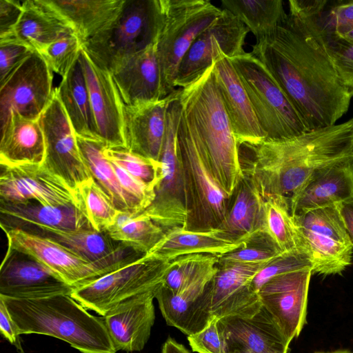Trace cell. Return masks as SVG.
Segmentation results:
<instances>
[{"mask_svg":"<svg viewBox=\"0 0 353 353\" xmlns=\"http://www.w3.org/2000/svg\"><path fill=\"white\" fill-rule=\"evenodd\" d=\"M218 319L228 353H290V343L262 305L252 316Z\"/></svg>","mask_w":353,"mask_h":353,"instance_id":"cell-21","label":"cell"},{"mask_svg":"<svg viewBox=\"0 0 353 353\" xmlns=\"http://www.w3.org/2000/svg\"><path fill=\"white\" fill-rule=\"evenodd\" d=\"M154 290L103 316L117 352H139L144 348L155 320Z\"/></svg>","mask_w":353,"mask_h":353,"instance_id":"cell-27","label":"cell"},{"mask_svg":"<svg viewBox=\"0 0 353 353\" xmlns=\"http://www.w3.org/2000/svg\"><path fill=\"white\" fill-rule=\"evenodd\" d=\"M219 257L206 254L179 256L171 261L162 285L174 294L208 286L218 270Z\"/></svg>","mask_w":353,"mask_h":353,"instance_id":"cell-36","label":"cell"},{"mask_svg":"<svg viewBox=\"0 0 353 353\" xmlns=\"http://www.w3.org/2000/svg\"><path fill=\"white\" fill-rule=\"evenodd\" d=\"M305 268L312 269V263L305 250H297L283 253L265 265L256 274L252 286L258 292L263 284L276 276Z\"/></svg>","mask_w":353,"mask_h":353,"instance_id":"cell-46","label":"cell"},{"mask_svg":"<svg viewBox=\"0 0 353 353\" xmlns=\"http://www.w3.org/2000/svg\"><path fill=\"white\" fill-rule=\"evenodd\" d=\"M223 9L231 12L256 37L273 34L287 17L281 0H223Z\"/></svg>","mask_w":353,"mask_h":353,"instance_id":"cell-38","label":"cell"},{"mask_svg":"<svg viewBox=\"0 0 353 353\" xmlns=\"http://www.w3.org/2000/svg\"><path fill=\"white\" fill-rule=\"evenodd\" d=\"M8 248L26 253L46 265L74 288L89 283L116 270L90 263L63 246L21 230L4 231Z\"/></svg>","mask_w":353,"mask_h":353,"instance_id":"cell-16","label":"cell"},{"mask_svg":"<svg viewBox=\"0 0 353 353\" xmlns=\"http://www.w3.org/2000/svg\"><path fill=\"white\" fill-rule=\"evenodd\" d=\"M33 51L26 45L12 39H0V82Z\"/></svg>","mask_w":353,"mask_h":353,"instance_id":"cell-48","label":"cell"},{"mask_svg":"<svg viewBox=\"0 0 353 353\" xmlns=\"http://www.w3.org/2000/svg\"><path fill=\"white\" fill-rule=\"evenodd\" d=\"M77 138L81 156L92 177L109 196L115 208L121 212L141 213L143 209L140 203L120 185L112 163L105 154V144L99 140L77 136Z\"/></svg>","mask_w":353,"mask_h":353,"instance_id":"cell-35","label":"cell"},{"mask_svg":"<svg viewBox=\"0 0 353 353\" xmlns=\"http://www.w3.org/2000/svg\"><path fill=\"white\" fill-rule=\"evenodd\" d=\"M267 264H218L210 283L212 312L214 319L230 315L252 316L261 307L252 282Z\"/></svg>","mask_w":353,"mask_h":353,"instance_id":"cell-20","label":"cell"},{"mask_svg":"<svg viewBox=\"0 0 353 353\" xmlns=\"http://www.w3.org/2000/svg\"><path fill=\"white\" fill-rule=\"evenodd\" d=\"M312 268L276 276L258 290L261 305L268 312L288 340L301 332L305 321Z\"/></svg>","mask_w":353,"mask_h":353,"instance_id":"cell-15","label":"cell"},{"mask_svg":"<svg viewBox=\"0 0 353 353\" xmlns=\"http://www.w3.org/2000/svg\"><path fill=\"white\" fill-rule=\"evenodd\" d=\"M52 79V70L39 52L22 60L0 82L1 128L13 114L39 120L51 100Z\"/></svg>","mask_w":353,"mask_h":353,"instance_id":"cell-12","label":"cell"},{"mask_svg":"<svg viewBox=\"0 0 353 353\" xmlns=\"http://www.w3.org/2000/svg\"><path fill=\"white\" fill-rule=\"evenodd\" d=\"M18 332L62 340L81 353H117L103 317L90 314L69 294L21 299L0 296Z\"/></svg>","mask_w":353,"mask_h":353,"instance_id":"cell-4","label":"cell"},{"mask_svg":"<svg viewBox=\"0 0 353 353\" xmlns=\"http://www.w3.org/2000/svg\"><path fill=\"white\" fill-rule=\"evenodd\" d=\"M75 33L73 28L46 0H26L12 32L2 38H12L41 53L62 37Z\"/></svg>","mask_w":353,"mask_h":353,"instance_id":"cell-28","label":"cell"},{"mask_svg":"<svg viewBox=\"0 0 353 353\" xmlns=\"http://www.w3.org/2000/svg\"><path fill=\"white\" fill-rule=\"evenodd\" d=\"M177 139L187 192L185 229L218 228L225 219L230 199L212 176L183 112Z\"/></svg>","mask_w":353,"mask_h":353,"instance_id":"cell-9","label":"cell"},{"mask_svg":"<svg viewBox=\"0 0 353 353\" xmlns=\"http://www.w3.org/2000/svg\"><path fill=\"white\" fill-rule=\"evenodd\" d=\"M174 92L154 102L124 105L123 127L128 150L159 162L166 132L168 109Z\"/></svg>","mask_w":353,"mask_h":353,"instance_id":"cell-23","label":"cell"},{"mask_svg":"<svg viewBox=\"0 0 353 353\" xmlns=\"http://www.w3.org/2000/svg\"><path fill=\"white\" fill-rule=\"evenodd\" d=\"M293 216L313 273L341 274L352 263L353 245L336 205Z\"/></svg>","mask_w":353,"mask_h":353,"instance_id":"cell-11","label":"cell"},{"mask_svg":"<svg viewBox=\"0 0 353 353\" xmlns=\"http://www.w3.org/2000/svg\"><path fill=\"white\" fill-rule=\"evenodd\" d=\"M46 142L39 120L13 114L1 128L0 165H43Z\"/></svg>","mask_w":353,"mask_h":353,"instance_id":"cell-31","label":"cell"},{"mask_svg":"<svg viewBox=\"0 0 353 353\" xmlns=\"http://www.w3.org/2000/svg\"><path fill=\"white\" fill-rule=\"evenodd\" d=\"M166 231L142 213L120 211L113 225L105 232L113 240L147 255L163 239Z\"/></svg>","mask_w":353,"mask_h":353,"instance_id":"cell-37","label":"cell"},{"mask_svg":"<svg viewBox=\"0 0 353 353\" xmlns=\"http://www.w3.org/2000/svg\"><path fill=\"white\" fill-rule=\"evenodd\" d=\"M73 28L82 43L96 35L115 17L124 0H46Z\"/></svg>","mask_w":353,"mask_h":353,"instance_id":"cell-34","label":"cell"},{"mask_svg":"<svg viewBox=\"0 0 353 353\" xmlns=\"http://www.w3.org/2000/svg\"><path fill=\"white\" fill-rule=\"evenodd\" d=\"M0 225L3 231L41 226L63 230H94L81 208L76 205H51L29 200H0Z\"/></svg>","mask_w":353,"mask_h":353,"instance_id":"cell-24","label":"cell"},{"mask_svg":"<svg viewBox=\"0 0 353 353\" xmlns=\"http://www.w3.org/2000/svg\"><path fill=\"white\" fill-rule=\"evenodd\" d=\"M251 158H241L263 197H290L310 178L330 167L353 163V117L285 139H265L244 143Z\"/></svg>","mask_w":353,"mask_h":353,"instance_id":"cell-2","label":"cell"},{"mask_svg":"<svg viewBox=\"0 0 353 353\" xmlns=\"http://www.w3.org/2000/svg\"><path fill=\"white\" fill-rule=\"evenodd\" d=\"M262 234L282 253L303 250L297 225L290 212L289 197L273 195L264 199Z\"/></svg>","mask_w":353,"mask_h":353,"instance_id":"cell-39","label":"cell"},{"mask_svg":"<svg viewBox=\"0 0 353 353\" xmlns=\"http://www.w3.org/2000/svg\"><path fill=\"white\" fill-rule=\"evenodd\" d=\"M314 20L321 32L342 36L353 29V0L328 1Z\"/></svg>","mask_w":353,"mask_h":353,"instance_id":"cell-45","label":"cell"},{"mask_svg":"<svg viewBox=\"0 0 353 353\" xmlns=\"http://www.w3.org/2000/svg\"><path fill=\"white\" fill-rule=\"evenodd\" d=\"M159 23V0H124L112 20L85 41L83 49L112 74L132 56L155 43Z\"/></svg>","mask_w":353,"mask_h":353,"instance_id":"cell-5","label":"cell"},{"mask_svg":"<svg viewBox=\"0 0 353 353\" xmlns=\"http://www.w3.org/2000/svg\"><path fill=\"white\" fill-rule=\"evenodd\" d=\"M160 23L155 41L163 97L175 91L181 62L198 37L221 15L208 0H159Z\"/></svg>","mask_w":353,"mask_h":353,"instance_id":"cell-6","label":"cell"},{"mask_svg":"<svg viewBox=\"0 0 353 353\" xmlns=\"http://www.w3.org/2000/svg\"><path fill=\"white\" fill-rule=\"evenodd\" d=\"M1 168L0 200L8 202L33 200L51 205L73 204L83 210L78 192L43 165H1Z\"/></svg>","mask_w":353,"mask_h":353,"instance_id":"cell-17","label":"cell"},{"mask_svg":"<svg viewBox=\"0 0 353 353\" xmlns=\"http://www.w3.org/2000/svg\"><path fill=\"white\" fill-rule=\"evenodd\" d=\"M266 139H285L310 130L265 65L251 52L230 58Z\"/></svg>","mask_w":353,"mask_h":353,"instance_id":"cell-7","label":"cell"},{"mask_svg":"<svg viewBox=\"0 0 353 353\" xmlns=\"http://www.w3.org/2000/svg\"><path fill=\"white\" fill-rule=\"evenodd\" d=\"M154 299L166 323L188 336L202 331L214 319L210 283L201 295L194 298L172 293L161 283L154 290Z\"/></svg>","mask_w":353,"mask_h":353,"instance_id":"cell-32","label":"cell"},{"mask_svg":"<svg viewBox=\"0 0 353 353\" xmlns=\"http://www.w3.org/2000/svg\"><path fill=\"white\" fill-rule=\"evenodd\" d=\"M353 245V199L336 205Z\"/></svg>","mask_w":353,"mask_h":353,"instance_id":"cell-51","label":"cell"},{"mask_svg":"<svg viewBox=\"0 0 353 353\" xmlns=\"http://www.w3.org/2000/svg\"><path fill=\"white\" fill-rule=\"evenodd\" d=\"M180 89H176L169 104L166 132L160 157L161 176L150 205L142 214L168 230L185 228L188 216L187 192L182 161L178 144V130L182 108Z\"/></svg>","mask_w":353,"mask_h":353,"instance_id":"cell-10","label":"cell"},{"mask_svg":"<svg viewBox=\"0 0 353 353\" xmlns=\"http://www.w3.org/2000/svg\"><path fill=\"white\" fill-rule=\"evenodd\" d=\"M353 199V163L323 170L310 178L289 197L292 216L336 205Z\"/></svg>","mask_w":353,"mask_h":353,"instance_id":"cell-26","label":"cell"},{"mask_svg":"<svg viewBox=\"0 0 353 353\" xmlns=\"http://www.w3.org/2000/svg\"><path fill=\"white\" fill-rule=\"evenodd\" d=\"M106 157L128 174L154 190L161 176V164L126 148L105 149Z\"/></svg>","mask_w":353,"mask_h":353,"instance_id":"cell-41","label":"cell"},{"mask_svg":"<svg viewBox=\"0 0 353 353\" xmlns=\"http://www.w3.org/2000/svg\"><path fill=\"white\" fill-rule=\"evenodd\" d=\"M112 74L125 105L145 104L165 98L155 43L132 56Z\"/></svg>","mask_w":353,"mask_h":353,"instance_id":"cell-25","label":"cell"},{"mask_svg":"<svg viewBox=\"0 0 353 353\" xmlns=\"http://www.w3.org/2000/svg\"><path fill=\"white\" fill-rule=\"evenodd\" d=\"M83 211L94 230L105 232L120 212L100 185L92 178L78 190Z\"/></svg>","mask_w":353,"mask_h":353,"instance_id":"cell-40","label":"cell"},{"mask_svg":"<svg viewBox=\"0 0 353 353\" xmlns=\"http://www.w3.org/2000/svg\"><path fill=\"white\" fill-rule=\"evenodd\" d=\"M39 122L46 142L43 165L70 188H79L92 175L81 156L77 138L54 88Z\"/></svg>","mask_w":353,"mask_h":353,"instance_id":"cell-13","label":"cell"},{"mask_svg":"<svg viewBox=\"0 0 353 353\" xmlns=\"http://www.w3.org/2000/svg\"><path fill=\"white\" fill-rule=\"evenodd\" d=\"M161 353H191L185 346L172 338H168L163 345Z\"/></svg>","mask_w":353,"mask_h":353,"instance_id":"cell-52","label":"cell"},{"mask_svg":"<svg viewBox=\"0 0 353 353\" xmlns=\"http://www.w3.org/2000/svg\"><path fill=\"white\" fill-rule=\"evenodd\" d=\"M248 28L231 12L221 15L195 40L183 58L175 85L183 88L199 79L222 54L232 58L245 52Z\"/></svg>","mask_w":353,"mask_h":353,"instance_id":"cell-14","label":"cell"},{"mask_svg":"<svg viewBox=\"0 0 353 353\" xmlns=\"http://www.w3.org/2000/svg\"><path fill=\"white\" fill-rule=\"evenodd\" d=\"M188 340L192 351L198 353H228L218 319L202 331L188 336Z\"/></svg>","mask_w":353,"mask_h":353,"instance_id":"cell-47","label":"cell"},{"mask_svg":"<svg viewBox=\"0 0 353 353\" xmlns=\"http://www.w3.org/2000/svg\"><path fill=\"white\" fill-rule=\"evenodd\" d=\"M56 89L76 135L83 139L101 141L97 134L89 90L79 58L62 78Z\"/></svg>","mask_w":353,"mask_h":353,"instance_id":"cell-33","label":"cell"},{"mask_svg":"<svg viewBox=\"0 0 353 353\" xmlns=\"http://www.w3.org/2000/svg\"><path fill=\"white\" fill-rule=\"evenodd\" d=\"M0 332L10 343L13 345L19 353H23L20 334L12 321L4 303L0 299Z\"/></svg>","mask_w":353,"mask_h":353,"instance_id":"cell-50","label":"cell"},{"mask_svg":"<svg viewBox=\"0 0 353 353\" xmlns=\"http://www.w3.org/2000/svg\"><path fill=\"white\" fill-rule=\"evenodd\" d=\"M314 16L288 13L250 52L268 69L310 130L336 124L353 97L336 74Z\"/></svg>","mask_w":353,"mask_h":353,"instance_id":"cell-1","label":"cell"},{"mask_svg":"<svg viewBox=\"0 0 353 353\" xmlns=\"http://www.w3.org/2000/svg\"><path fill=\"white\" fill-rule=\"evenodd\" d=\"M314 353H353L347 350H339L332 352H315Z\"/></svg>","mask_w":353,"mask_h":353,"instance_id":"cell-54","label":"cell"},{"mask_svg":"<svg viewBox=\"0 0 353 353\" xmlns=\"http://www.w3.org/2000/svg\"><path fill=\"white\" fill-rule=\"evenodd\" d=\"M339 37L342 38L345 41L353 44V29L347 32L342 36H339Z\"/></svg>","mask_w":353,"mask_h":353,"instance_id":"cell-53","label":"cell"},{"mask_svg":"<svg viewBox=\"0 0 353 353\" xmlns=\"http://www.w3.org/2000/svg\"><path fill=\"white\" fill-rule=\"evenodd\" d=\"M179 100L212 176L230 199L244 173L239 146L214 79L213 65L180 89Z\"/></svg>","mask_w":353,"mask_h":353,"instance_id":"cell-3","label":"cell"},{"mask_svg":"<svg viewBox=\"0 0 353 353\" xmlns=\"http://www.w3.org/2000/svg\"><path fill=\"white\" fill-rule=\"evenodd\" d=\"M22 12V3L17 0H0V38L9 34Z\"/></svg>","mask_w":353,"mask_h":353,"instance_id":"cell-49","label":"cell"},{"mask_svg":"<svg viewBox=\"0 0 353 353\" xmlns=\"http://www.w3.org/2000/svg\"><path fill=\"white\" fill-rule=\"evenodd\" d=\"M213 73L239 146L266 139L230 58L224 54L218 57L213 64Z\"/></svg>","mask_w":353,"mask_h":353,"instance_id":"cell-22","label":"cell"},{"mask_svg":"<svg viewBox=\"0 0 353 353\" xmlns=\"http://www.w3.org/2000/svg\"><path fill=\"white\" fill-rule=\"evenodd\" d=\"M79 60L89 90L99 139L108 148H126L123 127L124 103L112 74L97 65L83 49Z\"/></svg>","mask_w":353,"mask_h":353,"instance_id":"cell-18","label":"cell"},{"mask_svg":"<svg viewBox=\"0 0 353 353\" xmlns=\"http://www.w3.org/2000/svg\"><path fill=\"white\" fill-rule=\"evenodd\" d=\"M316 27L338 77L353 96V44L334 34L323 32Z\"/></svg>","mask_w":353,"mask_h":353,"instance_id":"cell-42","label":"cell"},{"mask_svg":"<svg viewBox=\"0 0 353 353\" xmlns=\"http://www.w3.org/2000/svg\"><path fill=\"white\" fill-rule=\"evenodd\" d=\"M73 288L32 256L8 248L0 268V296L21 299L70 295Z\"/></svg>","mask_w":353,"mask_h":353,"instance_id":"cell-19","label":"cell"},{"mask_svg":"<svg viewBox=\"0 0 353 353\" xmlns=\"http://www.w3.org/2000/svg\"><path fill=\"white\" fill-rule=\"evenodd\" d=\"M246 244L230 239L219 228L191 230L176 227L168 230L163 239L147 255L166 262L193 254L219 257Z\"/></svg>","mask_w":353,"mask_h":353,"instance_id":"cell-30","label":"cell"},{"mask_svg":"<svg viewBox=\"0 0 353 353\" xmlns=\"http://www.w3.org/2000/svg\"><path fill=\"white\" fill-rule=\"evenodd\" d=\"M233 353H240V352H233Z\"/></svg>","mask_w":353,"mask_h":353,"instance_id":"cell-55","label":"cell"},{"mask_svg":"<svg viewBox=\"0 0 353 353\" xmlns=\"http://www.w3.org/2000/svg\"><path fill=\"white\" fill-rule=\"evenodd\" d=\"M170 262L144 255L89 283L74 288L70 296L86 310L105 316L154 291L162 283Z\"/></svg>","mask_w":353,"mask_h":353,"instance_id":"cell-8","label":"cell"},{"mask_svg":"<svg viewBox=\"0 0 353 353\" xmlns=\"http://www.w3.org/2000/svg\"><path fill=\"white\" fill-rule=\"evenodd\" d=\"M282 254L265 236L261 234L246 245L219 256L218 264H268Z\"/></svg>","mask_w":353,"mask_h":353,"instance_id":"cell-44","label":"cell"},{"mask_svg":"<svg viewBox=\"0 0 353 353\" xmlns=\"http://www.w3.org/2000/svg\"><path fill=\"white\" fill-rule=\"evenodd\" d=\"M263 225L264 198L252 179L244 174L218 228L230 239L248 243L263 234Z\"/></svg>","mask_w":353,"mask_h":353,"instance_id":"cell-29","label":"cell"},{"mask_svg":"<svg viewBox=\"0 0 353 353\" xmlns=\"http://www.w3.org/2000/svg\"><path fill=\"white\" fill-rule=\"evenodd\" d=\"M83 45L75 33L66 34L51 43L40 54L52 72L64 77L78 59Z\"/></svg>","mask_w":353,"mask_h":353,"instance_id":"cell-43","label":"cell"}]
</instances>
